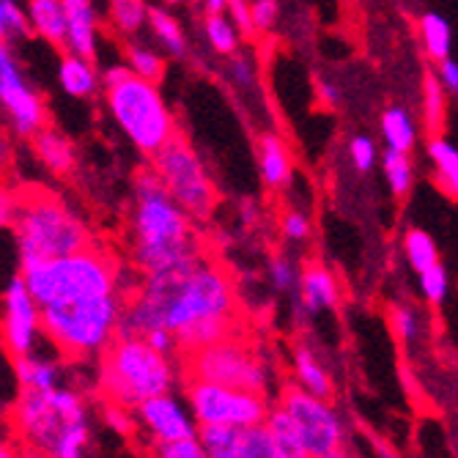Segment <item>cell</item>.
Wrapping results in <instances>:
<instances>
[{
    "label": "cell",
    "mask_w": 458,
    "mask_h": 458,
    "mask_svg": "<svg viewBox=\"0 0 458 458\" xmlns=\"http://www.w3.org/2000/svg\"><path fill=\"white\" fill-rule=\"evenodd\" d=\"M283 233H285L288 239H294V242L308 239V236H310V223H308V217H305L302 212H291V215H285V217H283Z\"/></svg>",
    "instance_id": "obj_47"
},
{
    "label": "cell",
    "mask_w": 458,
    "mask_h": 458,
    "mask_svg": "<svg viewBox=\"0 0 458 458\" xmlns=\"http://www.w3.org/2000/svg\"><path fill=\"white\" fill-rule=\"evenodd\" d=\"M69 30H66V50L82 58L97 55V12L91 0H64Z\"/></svg>",
    "instance_id": "obj_16"
},
{
    "label": "cell",
    "mask_w": 458,
    "mask_h": 458,
    "mask_svg": "<svg viewBox=\"0 0 458 458\" xmlns=\"http://www.w3.org/2000/svg\"><path fill=\"white\" fill-rule=\"evenodd\" d=\"M135 411H138V423L154 437V442L195 437L198 426H200L195 420V414L190 418V414L184 411V406L171 393H162V395L143 401Z\"/></svg>",
    "instance_id": "obj_15"
},
{
    "label": "cell",
    "mask_w": 458,
    "mask_h": 458,
    "mask_svg": "<svg viewBox=\"0 0 458 458\" xmlns=\"http://www.w3.org/2000/svg\"><path fill=\"white\" fill-rule=\"evenodd\" d=\"M393 329L403 344H414L420 338V316L409 305H393Z\"/></svg>",
    "instance_id": "obj_41"
},
{
    "label": "cell",
    "mask_w": 458,
    "mask_h": 458,
    "mask_svg": "<svg viewBox=\"0 0 458 458\" xmlns=\"http://www.w3.org/2000/svg\"><path fill=\"white\" fill-rule=\"evenodd\" d=\"M146 0H110V20L121 33H138L148 22Z\"/></svg>",
    "instance_id": "obj_33"
},
{
    "label": "cell",
    "mask_w": 458,
    "mask_h": 458,
    "mask_svg": "<svg viewBox=\"0 0 458 458\" xmlns=\"http://www.w3.org/2000/svg\"><path fill=\"white\" fill-rule=\"evenodd\" d=\"M403 253H406V261L414 272H423L434 264H439V250H437V242L434 236H428L426 231L420 228H409L403 233Z\"/></svg>",
    "instance_id": "obj_29"
},
{
    "label": "cell",
    "mask_w": 458,
    "mask_h": 458,
    "mask_svg": "<svg viewBox=\"0 0 458 458\" xmlns=\"http://www.w3.org/2000/svg\"><path fill=\"white\" fill-rule=\"evenodd\" d=\"M228 12L236 22V28L242 33H253L256 25H253V6L247 4V0H228Z\"/></svg>",
    "instance_id": "obj_46"
},
{
    "label": "cell",
    "mask_w": 458,
    "mask_h": 458,
    "mask_svg": "<svg viewBox=\"0 0 458 458\" xmlns=\"http://www.w3.org/2000/svg\"><path fill=\"white\" fill-rule=\"evenodd\" d=\"M91 442V428H89V420L82 423H69L58 439V447H55V458H80L86 453Z\"/></svg>",
    "instance_id": "obj_37"
},
{
    "label": "cell",
    "mask_w": 458,
    "mask_h": 458,
    "mask_svg": "<svg viewBox=\"0 0 458 458\" xmlns=\"http://www.w3.org/2000/svg\"><path fill=\"white\" fill-rule=\"evenodd\" d=\"M233 288L228 275L209 264L192 261L146 275L138 294L127 300L115 338H143L148 329H171L179 349L198 352L228 338L233 324Z\"/></svg>",
    "instance_id": "obj_1"
},
{
    "label": "cell",
    "mask_w": 458,
    "mask_h": 458,
    "mask_svg": "<svg viewBox=\"0 0 458 458\" xmlns=\"http://www.w3.org/2000/svg\"><path fill=\"white\" fill-rule=\"evenodd\" d=\"M382 138L387 148L409 154L414 143H418V127H414L411 115L403 107H387L382 113Z\"/></svg>",
    "instance_id": "obj_24"
},
{
    "label": "cell",
    "mask_w": 458,
    "mask_h": 458,
    "mask_svg": "<svg viewBox=\"0 0 458 458\" xmlns=\"http://www.w3.org/2000/svg\"><path fill=\"white\" fill-rule=\"evenodd\" d=\"M9 228H14V239L20 247V272L91 247V233L86 223L64 200L41 190L17 198V212Z\"/></svg>",
    "instance_id": "obj_3"
},
{
    "label": "cell",
    "mask_w": 458,
    "mask_h": 458,
    "mask_svg": "<svg viewBox=\"0 0 458 458\" xmlns=\"http://www.w3.org/2000/svg\"><path fill=\"white\" fill-rule=\"evenodd\" d=\"M53 390L20 387V395L14 403L17 431L25 437L28 445H33L38 453H47V455H55L58 439H61L64 428L69 426L58 414V409L53 406Z\"/></svg>",
    "instance_id": "obj_13"
},
{
    "label": "cell",
    "mask_w": 458,
    "mask_h": 458,
    "mask_svg": "<svg viewBox=\"0 0 458 458\" xmlns=\"http://www.w3.org/2000/svg\"><path fill=\"white\" fill-rule=\"evenodd\" d=\"M203 28H206V38H209V45H212L215 53H220V55H233L236 53L239 33H236L231 20H225L220 12H209Z\"/></svg>",
    "instance_id": "obj_34"
},
{
    "label": "cell",
    "mask_w": 458,
    "mask_h": 458,
    "mask_svg": "<svg viewBox=\"0 0 458 458\" xmlns=\"http://www.w3.org/2000/svg\"><path fill=\"white\" fill-rule=\"evenodd\" d=\"M14 212H17L14 198H12L9 192H4V203H0V223H4L6 228H9V225H12V220H14Z\"/></svg>",
    "instance_id": "obj_50"
},
{
    "label": "cell",
    "mask_w": 458,
    "mask_h": 458,
    "mask_svg": "<svg viewBox=\"0 0 458 458\" xmlns=\"http://www.w3.org/2000/svg\"><path fill=\"white\" fill-rule=\"evenodd\" d=\"M58 82L61 89L74 97V99H89L94 91H97V69L91 64V58H82V55H74L69 53L61 66H58Z\"/></svg>",
    "instance_id": "obj_20"
},
{
    "label": "cell",
    "mask_w": 458,
    "mask_h": 458,
    "mask_svg": "<svg viewBox=\"0 0 458 458\" xmlns=\"http://www.w3.org/2000/svg\"><path fill=\"white\" fill-rule=\"evenodd\" d=\"M294 420L302 428L308 458H338L344 455V423L338 418V411L329 406V398L313 395L310 390L300 387H285L283 401Z\"/></svg>",
    "instance_id": "obj_9"
},
{
    "label": "cell",
    "mask_w": 458,
    "mask_h": 458,
    "mask_svg": "<svg viewBox=\"0 0 458 458\" xmlns=\"http://www.w3.org/2000/svg\"><path fill=\"white\" fill-rule=\"evenodd\" d=\"M294 370H297V382L305 390H310L313 395H321V398H329L332 395V382L327 377V370L310 354V349H305V346L297 349V354H294Z\"/></svg>",
    "instance_id": "obj_30"
},
{
    "label": "cell",
    "mask_w": 458,
    "mask_h": 458,
    "mask_svg": "<svg viewBox=\"0 0 458 458\" xmlns=\"http://www.w3.org/2000/svg\"><path fill=\"white\" fill-rule=\"evenodd\" d=\"M187 398H190V406L198 423L256 426V423H267L269 418L261 393L225 387L209 379H195L187 387Z\"/></svg>",
    "instance_id": "obj_10"
},
{
    "label": "cell",
    "mask_w": 458,
    "mask_h": 458,
    "mask_svg": "<svg viewBox=\"0 0 458 458\" xmlns=\"http://www.w3.org/2000/svg\"><path fill=\"white\" fill-rule=\"evenodd\" d=\"M426 151H428V159L434 162L439 190L445 195H450V198L458 200V148L450 140L434 135L428 140V148Z\"/></svg>",
    "instance_id": "obj_22"
},
{
    "label": "cell",
    "mask_w": 458,
    "mask_h": 458,
    "mask_svg": "<svg viewBox=\"0 0 458 458\" xmlns=\"http://www.w3.org/2000/svg\"><path fill=\"white\" fill-rule=\"evenodd\" d=\"M300 288H302L300 305L308 313H318L321 308H332L338 302V283H335V277H332V272L324 269L321 264H310L302 272Z\"/></svg>",
    "instance_id": "obj_18"
},
{
    "label": "cell",
    "mask_w": 458,
    "mask_h": 458,
    "mask_svg": "<svg viewBox=\"0 0 458 458\" xmlns=\"http://www.w3.org/2000/svg\"><path fill=\"white\" fill-rule=\"evenodd\" d=\"M41 308V329L66 354L86 357L107 349L118 335V321L127 308L121 288L110 294L72 297Z\"/></svg>",
    "instance_id": "obj_4"
},
{
    "label": "cell",
    "mask_w": 458,
    "mask_h": 458,
    "mask_svg": "<svg viewBox=\"0 0 458 458\" xmlns=\"http://www.w3.org/2000/svg\"><path fill=\"white\" fill-rule=\"evenodd\" d=\"M439 80L447 94H458V61L455 58H445L439 61Z\"/></svg>",
    "instance_id": "obj_49"
},
{
    "label": "cell",
    "mask_w": 458,
    "mask_h": 458,
    "mask_svg": "<svg viewBox=\"0 0 458 458\" xmlns=\"http://www.w3.org/2000/svg\"><path fill=\"white\" fill-rule=\"evenodd\" d=\"M423 121H426V130L428 135H439L442 132V123H445V86L439 74H426L423 80Z\"/></svg>",
    "instance_id": "obj_32"
},
{
    "label": "cell",
    "mask_w": 458,
    "mask_h": 458,
    "mask_svg": "<svg viewBox=\"0 0 458 458\" xmlns=\"http://www.w3.org/2000/svg\"><path fill=\"white\" fill-rule=\"evenodd\" d=\"M349 154H352V162L360 174H368L373 168V162H377V143L370 138H354L349 143Z\"/></svg>",
    "instance_id": "obj_43"
},
{
    "label": "cell",
    "mask_w": 458,
    "mask_h": 458,
    "mask_svg": "<svg viewBox=\"0 0 458 458\" xmlns=\"http://www.w3.org/2000/svg\"><path fill=\"white\" fill-rule=\"evenodd\" d=\"M318 97H321V102H327L329 107H335L338 105V89L335 86H332V82H321V86H318Z\"/></svg>",
    "instance_id": "obj_51"
},
{
    "label": "cell",
    "mask_w": 458,
    "mask_h": 458,
    "mask_svg": "<svg viewBox=\"0 0 458 458\" xmlns=\"http://www.w3.org/2000/svg\"><path fill=\"white\" fill-rule=\"evenodd\" d=\"M127 64L132 66V72L138 77H146L151 82H159L162 74H165V61L159 53L148 50V47H140V45H132L127 47Z\"/></svg>",
    "instance_id": "obj_36"
},
{
    "label": "cell",
    "mask_w": 458,
    "mask_h": 458,
    "mask_svg": "<svg viewBox=\"0 0 458 458\" xmlns=\"http://www.w3.org/2000/svg\"><path fill=\"white\" fill-rule=\"evenodd\" d=\"M203 6L209 12H223V9H228V0H203Z\"/></svg>",
    "instance_id": "obj_52"
},
{
    "label": "cell",
    "mask_w": 458,
    "mask_h": 458,
    "mask_svg": "<svg viewBox=\"0 0 458 458\" xmlns=\"http://www.w3.org/2000/svg\"><path fill=\"white\" fill-rule=\"evenodd\" d=\"M143 338H146L157 352H162V354H174V352L179 349V341H176V335H174L171 329L157 327V329H148Z\"/></svg>",
    "instance_id": "obj_48"
},
{
    "label": "cell",
    "mask_w": 458,
    "mask_h": 458,
    "mask_svg": "<svg viewBox=\"0 0 458 458\" xmlns=\"http://www.w3.org/2000/svg\"><path fill=\"white\" fill-rule=\"evenodd\" d=\"M105 91L115 123L143 154H157L176 135V118L162 102L157 82L138 77L130 64L105 72Z\"/></svg>",
    "instance_id": "obj_5"
},
{
    "label": "cell",
    "mask_w": 458,
    "mask_h": 458,
    "mask_svg": "<svg viewBox=\"0 0 458 458\" xmlns=\"http://www.w3.org/2000/svg\"><path fill=\"white\" fill-rule=\"evenodd\" d=\"M236 458H283L280 445L267 423L242 426L239 428V450Z\"/></svg>",
    "instance_id": "obj_25"
},
{
    "label": "cell",
    "mask_w": 458,
    "mask_h": 458,
    "mask_svg": "<svg viewBox=\"0 0 458 458\" xmlns=\"http://www.w3.org/2000/svg\"><path fill=\"white\" fill-rule=\"evenodd\" d=\"M269 280H272V288L275 291H294L300 285V275L294 269V264L285 261V259H275L269 264Z\"/></svg>",
    "instance_id": "obj_42"
},
{
    "label": "cell",
    "mask_w": 458,
    "mask_h": 458,
    "mask_svg": "<svg viewBox=\"0 0 458 458\" xmlns=\"http://www.w3.org/2000/svg\"><path fill=\"white\" fill-rule=\"evenodd\" d=\"M4 332H6V346L12 357L33 354L36 341L45 329H41V308L30 288L25 283V275H14L6 285L4 297Z\"/></svg>",
    "instance_id": "obj_14"
},
{
    "label": "cell",
    "mask_w": 458,
    "mask_h": 458,
    "mask_svg": "<svg viewBox=\"0 0 458 458\" xmlns=\"http://www.w3.org/2000/svg\"><path fill=\"white\" fill-rule=\"evenodd\" d=\"M14 373L20 387H36V390H53L58 387V368L41 357L25 354L14 357Z\"/></svg>",
    "instance_id": "obj_27"
},
{
    "label": "cell",
    "mask_w": 458,
    "mask_h": 458,
    "mask_svg": "<svg viewBox=\"0 0 458 458\" xmlns=\"http://www.w3.org/2000/svg\"><path fill=\"white\" fill-rule=\"evenodd\" d=\"M151 168L162 176L165 187L171 190V195L182 203V209L192 220L212 217L217 200L215 184L192 146L182 135H174L157 154H151Z\"/></svg>",
    "instance_id": "obj_8"
},
{
    "label": "cell",
    "mask_w": 458,
    "mask_h": 458,
    "mask_svg": "<svg viewBox=\"0 0 458 458\" xmlns=\"http://www.w3.org/2000/svg\"><path fill=\"white\" fill-rule=\"evenodd\" d=\"M231 77H233V82L239 89H253L256 86V64L250 61L244 53H236L233 58H231Z\"/></svg>",
    "instance_id": "obj_44"
},
{
    "label": "cell",
    "mask_w": 458,
    "mask_h": 458,
    "mask_svg": "<svg viewBox=\"0 0 458 458\" xmlns=\"http://www.w3.org/2000/svg\"><path fill=\"white\" fill-rule=\"evenodd\" d=\"M154 453L162 455V458H209L198 434L171 439V442H154Z\"/></svg>",
    "instance_id": "obj_38"
},
{
    "label": "cell",
    "mask_w": 458,
    "mask_h": 458,
    "mask_svg": "<svg viewBox=\"0 0 458 458\" xmlns=\"http://www.w3.org/2000/svg\"><path fill=\"white\" fill-rule=\"evenodd\" d=\"M165 6H179V4H184V0H162Z\"/></svg>",
    "instance_id": "obj_53"
},
{
    "label": "cell",
    "mask_w": 458,
    "mask_h": 458,
    "mask_svg": "<svg viewBox=\"0 0 458 458\" xmlns=\"http://www.w3.org/2000/svg\"><path fill=\"white\" fill-rule=\"evenodd\" d=\"M267 426L272 428V434H275V439H277V445H280L283 458H308V447H305L302 428H300V423L294 420V414H291L285 406L269 411Z\"/></svg>",
    "instance_id": "obj_23"
},
{
    "label": "cell",
    "mask_w": 458,
    "mask_h": 458,
    "mask_svg": "<svg viewBox=\"0 0 458 458\" xmlns=\"http://www.w3.org/2000/svg\"><path fill=\"white\" fill-rule=\"evenodd\" d=\"M420 36H423V47L428 53L431 61H445L450 58V47H453V30L450 22L442 14H426L420 20Z\"/></svg>",
    "instance_id": "obj_28"
},
{
    "label": "cell",
    "mask_w": 458,
    "mask_h": 458,
    "mask_svg": "<svg viewBox=\"0 0 458 458\" xmlns=\"http://www.w3.org/2000/svg\"><path fill=\"white\" fill-rule=\"evenodd\" d=\"M22 275L38 305L118 291V267L105 250L94 244L77 250V253L45 261Z\"/></svg>",
    "instance_id": "obj_7"
},
{
    "label": "cell",
    "mask_w": 458,
    "mask_h": 458,
    "mask_svg": "<svg viewBox=\"0 0 458 458\" xmlns=\"http://www.w3.org/2000/svg\"><path fill=\"white\" fill-rule=\"evenodd\" d=\"M30 17L17 6V0H0V33L4 38L30 33Z\"/></svg>",
    "instance_id": "obj_39"
},
{
    "label": "cell",
    "mask_w": 458,
    "mask_h": 458,
    "mask_svg": "<svg viewBox=\"0 0 458 458\" xmlns=\"http://www.w3.org/2000/svg\"><path fill=\"white\" fill-rule=\"evenodd\" d=\"M33 148H36L41 165L55 176H66L74 168V151H72L69 140L47 127L33 135Z\"/></svg>",
    "instance_id": "obj_21"
},
{
    "label": "cell",
    "mask_w": 458,
    "mask_h": 458,
    "mask_svg": "<svg viewBox=\"0 0 458 458\" xmlns=\"http://www.w3.org/2000/svg\"><path fill=\"white\" fill-rule=\"evenodd\" d=\"M447 285H450V280H447V272L442 264H434L420 272V291L431 305H439L447 297Z\"/></svg>",
    "instance_id": "obj_40"
},
{
    "label": "cell",
    "mask_w": 458,
    "mask_h": 458,
    "mask_svg": "<svg viewBox=\"0 0 458 458\" xmlns=\"http://www.w3.org/2000/svg\"><path fill=\"white\" fill-rule=\"evenodd\" d=\"M382 165H385V176H387L390 192L395 198H403L411 190V162H409V154L387 148L385 157H382Z\"/></svg>",
    "instance_id": "obj_35"
},
{
    "label": "cell",
    "mask_w": 458,
    "mask_h": 458,
    "mask_svg": "<svg viewBox=\"0 0 458 458\" xmlns=\"http://www.w3.org/2000/svg\"><path fill=\"white\" fill-rule=\"evenodd\" d=\"M176 377L168 354L146 338H115L102 360V390L118 406L138 409L143 401L171 393Z\"/></svg>",
    "instance_id": "obj_6"
},
{
    "label": "cell",
    "mask_w": 458,
    "mask_h": 458,
    "mask_svg": "<svg viewBox=\"0 0 458 458\" xmlns=\"http://www.w3.org/2000/svg\"><path fill=\"white\" fill-rule=\"evenodd\" d=\"M148 25H151V30H154V36L162 41V47L168 50L174 58H182L184 55V50H187V45H184V33H182V28H179V22H176V17L171 14V12H165V9H151L148 12Z\"/></svg>",
    "instance_id": "obj_31"
},
{
    "label": "cell",
    "mask_w": 458,
    "mask_h": 458,
    "mask_svg": "<svg viewBox=\"0 0 458 458\" xmlns=\"http://www.w3.org/2000/svg\"><path fill=\"white\" fill-rule=\"evenodd\" d=\"M0 102H4L12 118V127L20 138H33L36 132L45 130V102H41L36 91L28 89L9 45H4V50H0Z\"/></svg>",
    "instance_id": "obj_12"
},
{
    "label": "cell",
    "mask_w": 458,
    "mask_h": 458,
    "mask_svg": "<svg viewBox=\"0 0 458 458\" xmlns=\"http://www.w3.org/2000/svg\"><path fill=\"white\" fill-rule=\"evenodd\" d=\"M192 377L250 393H264L269 382L261 360L231 341H217L212 346L198 349L192 357Z\"/></svg>",
    "instance_id": "obj_11"
},
{
    "label": "cell",
    "mask_w": 458,
    "mask_h": 458,
    "mask_svg": "<svg viewBox=\"0 0 458 458\" xmlns=\"http://www.w3.org/2000/svg\"><path fill=\"white\" fill-rule=\"evenodd\" d=\"M253 25L256 30H272L275 22H277V14H280V6L277 0H253Z\"/></svg>",
    "instance_id": "obj_45"
},
{
    "label": "cell",
    "mask_w": 458,
    "mask_h": 458,
    "mask_svg": "<svg viewBox=\"0 0 458 458\" xmlns=\"http://www.w3.org/2000/svg\"><path fill=\"white\" fill-rule=\"evenodd\" d=\"M130 256L138 272L154 275L182 264H192L200 247L192 217L165 187L162 176L148 168L135 182V203L130 215Z\"/></svg>",
    "instance_id": "obj_2"
},
{
    "label": "cell",
    "mask_w": 458,
    "mask_h": 458,
    "mask_svg": "<svg viewBox=\"0 0 458 458\" xmlns=\"http://www.w3.org/2000/svg\"><path fill=\"white\" fill-rule=\"evenodd\" d=\"M28 17L33 33L47 38L55 47H66V30H69V17H66V4L64 0H28Z\"/></svg>",
    "instance_id": "obj_17"
},
{
    "label": "cell",
    "mask_w": 458,
    "mask_h": 458,
    "mask_svg": "<svg viewBox=\"0 0 458 458\" xmlns=\"http://www.w3.org/2000/svg\"><path fill=\"white\" fill-rule=\"evenodd\" d=\"M259 159H261V176L267 187L283 190L291 182V154L277 135H264L259 140Z\"/></svg>",
    "instance_id": "obj_19"
},
{
    "label": "cell",
    "mask_w": 458,
    "mask_h": 458,
    "mask_svg": "<svg viewBox=\"0 0 458 458\" xmlns=\"http://www.w3.org/2000/svg\"><path fill=\"white\" fill-rule=\"evenodd\" d=\"M239 428L231 423H200L198 437L209 458H236L239 450Z\"/></svg>",
    "instance_id": "obj_26"
}]
</instances>
